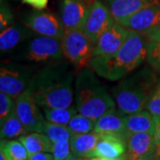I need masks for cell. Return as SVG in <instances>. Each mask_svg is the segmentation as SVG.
<instances>
[{"label":"cell","mask_w":160,"mask_h":160,"mask_svg":"<svg viewBox=\"0 0 160 160\" xmlns=\"http://www.w3.org/2000/svg\"><path fill=\"white\" fill-rule=\"evenodd\" d=\"M70 64L61 61L51 62L33 76L28 89L42 109L72 106L74 73Z\"/></svg>","instance_id":"6da1fadb"},{"label":"cell","mask_w":160,"mask_h":160,"mask_svg":"<svg viewBox=\"0 0 160 160\" xmlns=\"http://www.w3.org/2000/svg\"><path fill=\"white\" fill-rule=\"evenodd\" d=\"M149 39L146 36L130 30L125 44L109 56H92L89 67L98 76L111 81L121 80L144 62Z\"/></svg>","instance_id":"7a4b0ae2"},{"label":"cell","mask_w":160,"mask_h":160,"mask_svg":"<svg viewBox=\"0 0 160 160\" xmlns=\"http://www.w3.org/2000/svg\"><path fill=\"white\" fill-rule=\"evenodd\" d=\"M151 66L136 69L120 80L112 91L117 109L123 116L146 109L160 78Z\"/></svg>","instance_id":"3957f363"},{"label":"cell","mask_w":160,"mask_h":160,"mask_svg":"<svg viewBox=\"0 0 160 160\" xmlns=\"http://www.w3.org/2000/svg\"><path fill=\"white\" fill-rule=\"evenodd\" d=\"M75 103L78 112L96 120L116 108L114 98L98 80L92 70L84 68L75 81Z\"/></svg>","instance_id":"277c9868"},{"label":"cell","mask_w":160,"mask_h":160,"mask_svg":"<svg viewBox=\"0 0 160 160\" xmlns=\"http://www.w3.org/2000/svg\"><path fill=\"white\" fill-rule=\"evenodd\" d=\"M64 56L61 38L38 35L29 38L21 52V60L32 62H54Z\"/></svg>","instance_id":"5b68a950"},{"label":"cell","mask_w":160,"mask_h":160,"mask_svg":"<svg viewBox=\"0 0 160 160\" xmlns=\"http://www.w3.org/2000/svg\"><path fill=\"white\" fill-rule=\"evenodd\" d=\"M64 56L76 69L89 66L94 44L83 29L67 30L62 38Z\"/></svg>","instance_id":"8992f818"},{"label":"cell","mask_w":160,"mask_h":160,"mask_svg":"<svg viewBox=\"0 0 160 160\" xmlns=\"http://www.w3.org/2000/svg\"><path fill=\"white\" fill-rule=\"evenodd\" d=\"M32 69L18 63L5 62L0 68V92L17 98L29 88L33 78Z\"/></svg>","instance_id":"52a82bcc"},{"label":"cell","mask_w":160,"mask_h":160,"mask_svg":"<svg viewBox=\"0 0 160 160\" xmlns=\"http://www.w3.org/2000/svg\"><path fill=\"white\" fill-rule=\"evenodd\" d=\"M29 89L15 98V111L28 132H44L46 120Z\"/></svg>","instance_id":"ba28073f"},{"label":"cell","mask_w":160,"mask_h":160,"mask_svg":"<svg viewBox=\"0 0 160 160\" xmlns=\"http://www.w3.org/2000/svg\"><path fill=\"white\" fill-rule=\"evenodd\" d=\"M118 22L126 29L147 37L160 26V2L146 6Z\"/></svg>","instance_id":"9c48e42d"},{"label":"cell","mask_w":160,"mask_h":160,"mask_svg":"<svg viewBox=\"0 0 160 160\" xmlns=\"http://www.w3.org/2000/svg\"><path fill=\"white\" fill-rule=\"evenodd\" d=\"M24 25L36 34L46 37L62 39L65 33L62 22L49 12L38 10L30 12L24 18Z\"/></svg>","instance_id":"30bf717a"},{"label":"cell","mask_w":160,"mask_h":160,"mask_svg":"<svg viewBox=\"0 0 160 160\" xmlns=\"http://www.w3.org/2000/svg\"><path fill=\"white\" fill-rule=\"evenodd\" d=\"M130 29L115 22L94 43L92 56H109L119 51L128 38Z\"/></svg>","instance_id":"8fae6325"},{"label":"cell","mask_w":160,"mask_h":160,"mask_svg":"<svg viewBox=\"0 0 160 160\" xmlns=\"http://www.w3.org/2000/svg\"><path fill=\"white\" fill-rule=\"evenodd\" d=\"M116 22L111 12L101 1L95 2L90 7L89 13L83 30L94 44L103 32Z\"/></svg>","instance_id":"7c38bea8"},{"label":"cell","mask_w":160,"mask_h":160,"mask_svg":"<svg viewBox=\"0 0 160 160\" xmlns=\"http://www.w3.org/2000/svg\"><path fill=\"white\" fill-rule=\"evenodd\" d=\"M90 7L83 0H63L60 6V18L65 31L83 29Z\"/></svg>","instance_id":"4fadbf2b"},{"label":"cell","mask_w":160,"mask_h":160,"mask_svg":"<svg viewBox=\"0 0 160 160\" xmlns=\"http://www.w3.org/2000/svg\"><path fill=\"white\" fill-rule=\"evenodd\" d=\"M126 142L129 158H144L149 160L158 149L154 134L149 132L131 133L127 136Z\"/></svg>","instance_id":"5bb4252c"},{"label":"cell","mask_w":160,"mask_h":160,"mask_svg":"<svg viewBox=\"0 0 160 160\" xmlns=\"http://www.w3.org/2000/svg\"><path fill=\"white\" fill-rule=\"evenodd\" d=\"M127 153L126 139L115 133H100L93 157L118 158Z\"/></svg>","instance_id":"9a60e30c"},{"label":"cell","mask_w":160,"mask_h":160,"mask_svg":"<svg viewBox=\"0 0 160 160\" xmlns=\"http://www.w3.org/2000/svg\"><path fill=\"white\" fill-rule=\"evenodd\" d=\"M93 132L98 133H115L126 139L125 116L120 114L116 108L110 109L95 121Z\"/></svg>","instance_id":"2e32d148"},{"label":"cell","mask_w":160,"mask_h":160,"mask_svg":"<svg viewBox=\"0 0 160 160\" xmlns=\"http://www.w3.org/2000/svg\"><path fill=\"white\" fill-rule=\"evenodd\" d=\"M34 34L26 25L12 24L0 32V50L1 52H7L14 49L18 45L28 40Z\"/></svg>","instance_id":"e0dca14e"},{"label":"cell","mask_w":160,"mask_h":160,"mask_svg":"<svg viewBox=\"0 0 160 160\" xmlns=\"http://www.w3.org/2000/svg\"><path fill=\"white\" fill-rule=\"evenodd\" d=\"M125 123L127 136L134 132H149L154 134L157 118L149 110L143 109L125 116Z\"/></svg>","instance_id":"ac0fdd59"},{"label":"cell","mask_w":160,"mask_h":160,"mask_svg":"<svg viewBox=\"0 0 160 160\" xmlns=\"http://www.w3.org/2000/svg\"><path fill=\"white\" fill-rule=\"evenodd\" d=\"M115 20L120 21L129 17L146 6L160 2L159 0H106Z\"/></svg>","instance_id":"d6986e66"},{"label":"cell","mask_w":160,"mask_h":160,"mask_svg":"<svg viewBox=\"0 0 160 160\" xmlns=\"http://www.w3.org/2000/svg\"><path fill=\"white\" fill-rule=\"evenodd\" d=\"M99 139L100 133L93 131L87 133L72 134L69 140L72 154L78 158H92Z\"/></svg>","instance_id":"ffe728a7"},{"label":"cell","mask_w":160,"mask_h":160,"mask_svg":"<svg viewBox=\"0 0 160 160\" xmlns=\"http://www.w3.org/2000/svg\"><path fill=\"white\" fill-rule=\"evenodd\" d=\"M19 141L25 146L29 156L38 152H52V142L44 132H28L19 138Z\"/></svg>","instance_id":"44dd1931"},{"label":"cell","mask_w":160,"mask_h":160,"mask_svg":"<svg viewBox=\"0 0 160 160\" xmlns=\"http://www.w3.org/2000/svg\"><path fill=\"white\" fill-rule=\"evenodd\" d=\"M0 126L1 140H12L15 138H20L24 134L28 133L26 128L18 118L15 111V107L12 110L8 118L5 120V122L0 125Z\"/></svg>","instance_id":"7402d4cb"},{"label":"cell","mask_w":160,"mask_h":160,"mask_svg":"<svg viewBox=\"0 0 160 160\" xmlns=\"http://www.w3.org/2000/svg\"><path fill=\"white\" fill-rule=\"evenodd\" d=\"M0 150L9 160H28L29 154L27 149L19 140H1Z\"/></svg>","instance_id":"603a6c76"},{"label":"cell","mask_w":160,"mask_h":160,"mask_svg":"<svg viewBox=\"0 0 160 160\" xmlns=\"http://www.w3.org/2000/svg\"><path fill=\"white\" fill-rule=\"evenodd\" d=\"M46 120L57 125L68 126L69 121L73 118L78 109L76 105H72L69 108H59V109H42Z\"/></svg>","instance_id":"cb8c5ba5"},{"label":"cell","mask_w":160,"mask_h":160,"mask_svg":"<svg viewBox=\"0 0 160 160\" xmlns=\"http://www.w3.org/2000/svg\"><path fill=\"white\" fill-rule=\"evenodd\" d=\"M95 126V120L87 118L81 113H76L69 121L68 127L72 134L87 133L93 131Z\"/></svg>","instance_id":"d4e9b609"},{"label":"cell","mask_w":160,"mask_h":160,"mask_svg":"<svg viewBox=\"0 0 160 160\" xmlns=\"http://www.w3.org/2000/svg\"><path fill=\"white\" fill-rule=\"evenodd\" d=\"M44 133H46L52 143L61 140H70L72 135L68 126L57 125L51 122H46Z\"/></svg>","instance_id":"484cf974"},{"label":"cell","mask_w":160,"mask_h":160,"mask_svg":"<svg viewBox=\"0 0 160 160\" xmlns=\"http://www.w3.org/2000/svg\"><path fill=\"white\" fill-rule=\"evenodd\" d=\"M146 60L149 66L160 74V40H149Z\"/></svg>","instance_id":"4316f807"},{"label":"cell","mask_w":160,"mask_h":160,"mask_svg":"<svg viewBox=\"0 0 160 160\" xmlns=\"http://www.w3.org/2000/svg\"><path fill=\"white\" fill-rule=\"evenodd\" d=\"M52 154L53 160H66L72 155L69 140H61L52 143Z\"/></svg>","instance_id":"83f0119b"},{"label":"cell","mask_w":160,"mask_h":160,"mask_svg":"<svg viewBox=\"0 0 160 160\" xmlns=\"http://www.w3.org/2000/svg\"><path fill=\"white\" fill-rule=\"evenodd\" d=\"M12 99L8 94L0 92V125L5 122L15 107V102Z\"/></svg>","instance_id":"f1b7e54d"},{"label":"cell","mask_w":160,"mask_h":160,"mask_svg":"<svg viewBox=\"0 0 160 160\" xmlns=\"http://www.w3.org/2000/svg\"><path fill=\"white\" fill-rule=\"evenodd\" d=\"M146 109L155 117H160V79L147 103Z\"/></svg>","instance_id":"f546056e"},{"label":"cell","mask_w":160,"mask_h":160,"mask_svg":"<svg viewBox=\"0 0 160 160\" xmlns=\"http://www.w3.org/2000/svg\"><path fill=\"white\" fill-rule=\"evenodd\" d=\"M13 16L11 10L6 4H1V12H0V32L7 29L12 25Z\"/></svg>","instance_id":"4dcf8cb0"},{"label":"cell","mask_w":160,"mask_h":160,"mask_svg":"<svg viewBox=\"0 0 160 160\" xmlns=\"http://www.w3.org/2000/svg\"><path fill=\"white\" fill-rule=\"evenodd\" d=\"M23 3L33 6L38 10H42L46 8L48 4V0H22Z\"/></svg>","instance_id":"1f68e13d"},{"label":"cell","mask_w":160,"mask_h":160,"mask_svg":"<svg viewBox=\"0 0 160 160\" xmlns=\"http://www.w3.org/2000/svg\"><path fill=\"white\" fill-rule=\"evenodd\" d=\"M28 160H53L52 152H38L30 155Z\"/></svg>","instance_id":"d6a6232c"},{"label":"cell","mask_w":160,"mask_h":160,"mask_svg":"<svg viewBox=\"0 0 160 160\" xmlns=\"http://www.w3.org/2000/svg\"><path fill=\"white\" fill-rule=\"evenodd\" d=\"M156 118H157V123H156L154 136L157 145L160 148V117H156Z\"/></svg>","instance_id":"836d02e7"},{"label":"cell","mask_w":160,"mask_h":160,"mask_svg":"<svg viewBox=\"0 0 160 160\" xmlns=\"http://www.w3.org/2000/svg\"><path fill=\"white\" fill-rule=\"evenodd\" d=\"M149 40H160V26L147 36Z\"/></svg>","instance_id":"e575fe53"},{"label":"cell","mask_w":160,"mask_h":160,"mask_svg":"<svg viewBox=\"0 0 160 160\" xmlns=\"http://www.w3.org/2000/svg\"><path fill=\"white\" fill-rule=\"evenodd\" d=\"M129 157L128 154L126 153L124 156L118 158H99V157H93V158H87L86 160H128Z\"/></svg>","instance_id":"d590c367"},{"label":"cell","mask_w":160,"mask_h":160,"mask_svg":"<svg viewBox=\"0 0 160 160\" xmlns=\"http://www.w3.org/2000/svg\"><path fill=\"white\" fill-rule=\"evenodd\" d=\"M149 160H160V148L158 147V149L157 151V153L150 158Z\"/></svg>","instance_id":"8d00e7d4"},{"label":"cell","mask_w":160,"mask_h":160,"mask_svg":"<svg viewBox=\"0 0 160 160\" xmlns=\"http://www.w3.org/2000/svg\"><path fill=\"white\" fill-rule=\"evenodd\" d=\"M86 159H87V158H78V157H76V156H74V155L72 154L66 160H86Z\"/></svg>","instance_id":"74e56055"},{"label":"cell","mask_w":160,"mask_h":160,"mask_svg":"<svg viewBox=\"0 0 160 160\" xmlns=\"http://www.w3.org/2000/svg\"><path fill=\"white\" fill-rule=\"evenodd\" d=\"M0 160H9L6 154L4 153V151H2V150H0Z\"/></svg>","instance_id":"f35d334b"},{"label":"cell","mask_w":160,"mask_h":160,"mask_svg":"<svg viewBox=\"0 0 160 160\" xmlns=\"http://www.w3.org/2000/svg\"><path fill=\"white\" fill-rule=\"evenodd\" d=\"M128 160H149V159H144V158H128Z\"/></svg>","instance_id":"ab89813d"}]
</instances>
